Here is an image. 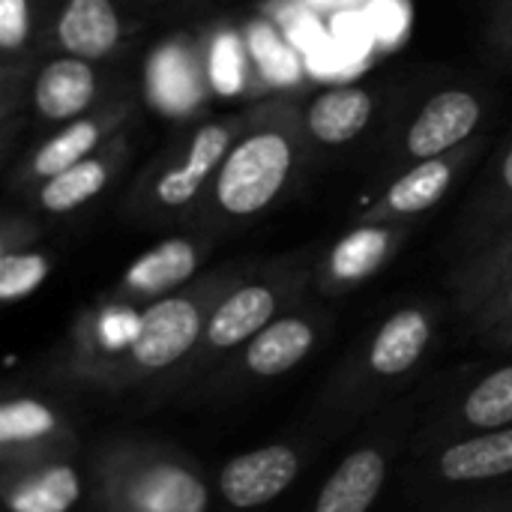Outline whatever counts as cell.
Segmentation results:
<instances>
[{
	"mask_svg": "<svg viewBox=\"0 0 512 512\" xmlns=\"http://www.w3.org/2000/svg\"><path fill=\"white\" fill-rule=\"evenodd\" d=\"M138 114H141V102H138V93H132V96L102 105L99 111H93L81 120H72V123L48 132L45 138L33 141V147L24 150L18 156V162L9 165L6 189L18 198H27L39 183H45L48 177L87 159L90 153L105 147L117 132L135 126Z\"/></svg>",
	"mask_w": 512,
	"mask_h": 512,
	"instance_id": "cell-7",
	"label": "cell"
},
{
	"mask_svg": "<svg viewBox=\"0 0 512 512\" xmlns=\"http://www.w3.org/2000/svg\"><path fill=\"white\" fill-rule=\"evenodd\" d=\"M480 150L483 141L474 138L453 153L417 162L387 177V183L369 201H363V222H405L420 213H429L450 195L456 180L480 159Z\"/></svg>",
	"mask_w": 512,
	"mask_h": 512,
	"instance_id": "cell-8",
	"label": "cell"
},
{
	"mask_svg": "<svg viewBox=\"0 0 512 512\" xmlns=\"http://www.w3.org/2000/svg\"><path fill=\"white\" fill-rule=\"evenodd\" d=\"M378 96L363 84H342L315 93L300 105V126L309 147L336 150L357 141L375 120Z\"/></svg>",
	"mask_w": 512,
	"mask_h": 512,
	"instance_id": "cell-10",
	"label": "cell"
},
{
	"mask_svg": "<svg viewBox=\"0 0 512 512\" xmlns=\"http://www.w3.org/2000/svg\"><path fill=\"white\" fill-rule=\"evenodd\" d=\"M312 342H315V333L309 321L303 318L273 321L246 348V366L255 375H282L309 354Z\"/></svg>",
	"mask_w": 512,
	"mask_h": 512,
	"instance_id": "cell-17",
	"label": "cell"
},
{
	"mask_svg": "<svg viewBox=\"0 0 512 512\" xmlns=\"http://www.w3.org/2000/svg\"><path fill=\"white\" fill-rule=\"evenodd\" d=\"M312 147L300 126V105L285 96L252 105V120L222 159L207 195L186 216L210 228H237L261 219L288 195Z\"/></svg>",
	"mask_w": 512,
	"mask_h": 512,
	"instance_id": "cell-1",
	"label": "cell"
},
{
	"mask_svg": "<svg viewBox=\"0 0 512 512\" xmlns=\"http://www.w3.org/2000/svg\"><path fill=\"white\" fill-rule=\"evenodd\" d=\"M138 507L144 512H204L207 492L192 474L162 465L141 480Z\"/></svg>",
	"mask_w": 512,
	"mask_h": 512,
	"instance_id": "cell-20",
	"label": "cell"
},
{
	"mask_svg": "<svg viewBox=\"0 0 512 512\" xmlns=\"http://www.w3.org/2000/svg\"><path fill=\"white\" fill-rule=\"evenodd\" d=\"M486 39L501 60L512 63V0H495L492 3Z\"/></svg>",
	"mask_w": 512,
	"mask_h": 512,
	"instance_id": "cell-26",
	"label": "cell"
},
{
	"mask_svg": "<svg viewBox=\"0 0 512 512\" xmlns=\"http://www.w3.org/2000/svg\"><path fill=\"white\" fill-rule=\"evenodd\" d=\"M78 501V477L72 468H51L12 498L15 512H66Z\"/></svg>",
	"mask_w": 512,
	"mask_h": 512,
	"instance_id": "cell-22",
	"label": "cell"
},
{
	"mask_svg": "<svg viewBox=\"0 0 512 512\" xmlns=\"http://www.w3.org/2000/svg\"><path fill=\"white\" fill-rule=\"evenodd\" d=\"M204 246L198 237H168L150 252H144L123 276V288L135 297L168 294L177 285L189 282L198 270Z\"/></svg>",
	"mask_w": 512,
	"mask_h": 512,
	"instance_id": "cell-14",
	"label": "cell"
},
{
	"mask_svg": "<svg viewBox=\"0 0 512 512\" xmlns=\"http://www.w3.org/2000/svg\"><path fill=\"white\" fill-rule=\"evenodd\" d=\"M486 123V96L474 87H444L429 93L405 126L393 135L387 156L381 159V180L459 150L474 141L477 129Z\"/></svg>",
	"mask_w": 512,
	"mask_h": 512,
	"instance_id": "cell-5",
	"label": "cell"
},
{
	"mask_svg": "<svg viewBox=\"0 0 512 512\" xmlns=\"http://www.w3.org/2000/svg\"><path fill=\"white\" fill-rule=\"evenodd\" d=\"M201 327V306L192 297H165L138 318V333L129 345L132 357L147 369L171 366L195 345Z\"/></svg>",
	"mask_w": 512,
	"mask_h": 512,
	"instance_id": "cell-11",
	"label": "cell"
},
{
	"mask_svg": "<svg viewBox=\"0 0 512 512\" xmlns=\"http://www.w3.org/2000/svg\"><path fill=\"white\" fill-rule=\"evenodd\" d=\"M507 306L512 309V282H510V288H507Z\"/></svg>",
	"mask_w": 512,
	"mask_h": 512,
	"instance_id": "cell-28",
	"label": "cell"
},
{
	"mask_svg": "<svg viewBox=\"0 0 512 512\" xmlns=\"http://www.w3.org/2000/svg\"><path fill=\"white\" fill-rule=\"evenodd\" d=\"M429 318L417 309L396 312L372 345V369L381 375H399L411 369L429 345Z\"/></svg>",
	"mask_w": 512,
	"mask_h": 512,
	"instance_id": "cell-18",
	"label": "cell"
},
{
	"mask_svg": "<svg viewBox=\"0 0 512 512\" xmlns=\"http://www.w3.org/2000/svg\"><path fill=\"white\" fill-rule=\"evenodd\" d=\"M465 417L474 426L495 429L512 420V366L489 375L465 402Z\"/></svg>",
	"mask_w": 512,
	"mask_h": 512,
	"instance_id": "cell-23",
	"label": "cell"
},
{
	"mask_svg": "<svg viewBox=\"0 0 512 512\" xmlns=\"http://www.w3.org/2000/svg\"><path fill=\"white\" fill-rule=\"evenodd\" d=\"M132 93L135 87L114 63L48 51L30 81L27 123L39 138H45L48 132Z\"/></svg>",
	"mask_w": 512,
	"mask_h": 512,
	"instance_id": "cell-4",
	"label": "cell"
},
{
	"mask_svg": "<svg viewBox=\"0 0 512 512\" xmlns=\"http://www.w3.org/2000/svg\"><path fill=\"white\" fill-rule=\"evenodd\" d=\"M48 276V258L39 252H0V300L15 303L36 291Z\"/></svg>",
	"mask_w": 512,
	"mask_h": 512,
	"instance_id": "cell-24",
	"label": "cell"
},
{
	"mask_svg": "<svg viewBox=\"0 0 512 512\" xmlns=\"http://www.w3.org/2000/svg\"><path fill=\"white\" fill-rule=\"evenodd\" d=\"M441 471L450 480H489L512 471V429L456 444L444 453Z\"/></svg>",
	"mask_w": 512,
	"mask_h": 512,
	"instance_id": "cell-19",
	"label": "cell"
},
{
	"mask_svg": "<svg viewBox=\"0 0 512 512\" xmlns=\"http://www.w3.org/2000/svg\"><path fill=\"white\" fill-rule=\"evenodd\" d=\"M405 228L399 222H360L327 255V279L333 285H354L372 276L393 255Z\"/></svg>",
	"mask_w": 512,
	"mask_h": 512,
	"instance_id": "cell-13",
	"label": "cell"
},
{
	"mask_svg": "<svg viewBox=\"0 0 512 512\" xmlns=\"http://www.w3.org/2000/svg\"><path fill=\"white\" fill-rule=\"evenodd\" d=\"M276 306H279V294H276V288H270L264 282L237 288L216 306V312L207 321L210 345L231 348V345H240V342L258 336L267 324H273Z\"/></svg>",
	"mask_w": 512,
	"mask_h": 512,
	"instance_id": "cell-15",
	"label": "cell"
},
{
	"mask_svg": "<svg viewBox=\"0 0 512 512\" xmlns=\"http://www.w3.org/2000/svg\"><path fill=\"white\" fill-rule=\"evenodd\" d=\"M252 108L240 114L210 117L189 129L180 141L153 156L126 192V210L144 222L189 216L207 195L231 144L249 126Z\"/></svg>",
	"mask_w": 512,
	"mask_h": 512,
	"instance_id": "cell-2",
	"label": "cell"
},
{
	"mask_svg": "<svg viewBox=\"0 0 512 512\" xmlns=\"http://www.w3.org/2000/svg\"><path fill=\"white\" fill-rule=\"evenodd\" d=\"M297 477V456L288 447H264L234 459L222 474V495L234 507H258L273 501Z\"/></svg>",
	"mask_w": 512,
	"mask_h": 512,
	"instance_id": "cell-12",
	"label": "cell"
},
{
	"mask_svg": "<svg viewBox=\"0 0 512 512\" xmlns=\"http://www.w3.org/2000/svg\"><path fill=\"white\" fill-rule=\"evenodd\" d=\"M45 57V0H0V159L27 126L30 81Z\"/></svg>",
	"mask_w": 512,
	"mask_h": 512,
	"instance_id": "cell-6",
	"label": "cell"
},
{
	"mask_svg": "<svg viewBox=\"0 0 512 512\" xmlns=\"http://www.w3.org/2000/svg\"><path fill=\"white\" fill-rule=\"evenodd\" d=\"M168 0H45V54L99 63L126 57Z\"/></svg>",
	"mask_w": 512,
	"mask_h": 512,
	"instance_id": "cell-3",
	"label": "cell"
},
{
	"mask_svg": "<svg viewBox=\"0 0 512 512\" xmlns=\"http://www.w3.org/2000/svg\"><path fill=\"white\" fill-rule=\"evenodd\" d=\"M132 129L135 126L117 132L105 147H99L87 159H81L72 168H66V171L48 177L45 183H39L27 195V201L45 216H69V213H78L87 204H93L99 195H105L111 189V183L129 165V159H132Z\"/></svg>",
	"mask_w": 512,
	"mask_h": 512,
	"instance_id": "cell-9",
	"label": "cell"
},
{
	"mask_svg": "<svg viewBox=\"0 0 512 512\" xmlns=\"http://www.w3.org/2000/svg\"><path fill=\"white\" fill-rule=\"evenodd\" d=\"M471 204H477L471 219L480 231L501 228V225L512 222V141L498 156L492 171L486 174V183L480 186V192Z\"/></svg>",
	"mask_w": 512,
	"mask_h": 512,
	"instance_id": "cell-21",
	"label": "cell"
},
{
	"mask_svg": "<svg viewBox=\"0 0 512 512\" xmlns=\"http://www.w3.org/2000/svg\"><path fill=\"white\" fill-rule=\"evenodd\" d=\"M51 429H54V417L39 402L21 399V402H9L0 411V441L3 444L33 441V438H42Z\"/></svg>",
	"mask_w": 512,
	"mask_h": 512,
	"instance_id": "cell-25",
	"label": "cell"
},
{
	"mask_svg": "<svg viewBox=\"0 0 512 512\" xmlns=\"http://www.w3.org/2000/svg\"><path fill=\"white\" fill-rule=\"evenodd\" d=\"M492 270L498 273V276H504L507 270L512 267V222L507 225V231L501 234V240L495 243V249H492Z\"/></svg>",
	"mask_w": 512,
	"mask_h": 512,
	"instance_id": "cell-27",
	"label": "cell"
},
{
	"mask_svg": "<svg viewBox=\"0 0 512 512\" xmlns=\"http://www.w3.org/2000/svg\"><path fill=\"white\" fill-rule=\"evenodd\" d=\"M384 483V459L375 450H360L342 462L327 480L315 512H366Z\"/></svg>",
	"mask_w": 512,
	"mask_h": 512,
	"instance_id": "cell-16",
	"label": "cell"
}]
</instances>
